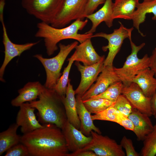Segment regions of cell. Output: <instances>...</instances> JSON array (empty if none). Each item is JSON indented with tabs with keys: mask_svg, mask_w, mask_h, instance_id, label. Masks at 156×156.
I'll list each match as a JSON object with an SVG mask.
<instances>
[{
	"mask_svg": "<svg viewBox=\"0 0 156 156\" xmlns=\"http://www.w3.org/2000/svg\"><path fill=\"white\" fill-rule=\"evenodd\" d=\"M44 125L21 136L30 156H67L69 151L61 129L52 124Z\"/></svg>",
	"mask_w": 156,
	"mask_h": 156,
	"instance_id": "6da1fadb",
	"label": "cell"
},
{
	"mask_svg": "<svg viewBox=\"0 0 156 156\" xmlns=\"http://www.w3.org/2000/svg\"><path fill=\"white\" fill-rule=\"evenodd\" d=\"M88 22V19L83 21L78 19L68 26L61 28L55 27L41 22L37 24L38 30L35 36L44 39L47 54L51 56L58 49L57 44L62 40L72 39L81 43L88 38H92L93 34L78 33L85 27Z\"/></svg>",
	"mask_w": 156,
	"mask_h": 156,
	"instance_id": "7a4b0ae2",
	"label": "cell"
},
{
	"mask_svg": "<svg viewBox=\"0 0 156 156\" xmlns=\"http://www.w3.org/2000/svg\"><path fill=\"white\" fill-rule=\"evenodd\" d=\"M39 99L27 102L38 111V120L42 125L51 123L62 129L67 120L61 97L53 89L45 88Z\"/></svg>",
	"mask_w": 156,
	"mask_h": 156,
	"instance_id": "3957f363",
	"label": "cell"
},
{
	"mask_svg": "<svg viewBox=\"0 0 156 156\" xmlns=\"http://www.w3.org/2000/svg\"><path fill=\"white\" fill-rule=\"evenodd\" d=\"M77 41L67 45L60 43V51L55 57L50 58L44 57L41 54H37L34 57L42 63L45 69L46 80L44 86L47 88L53 89L62 74L60 73L63 65L68 56L78 45Z\"/></svg>",
	"mask_w": 156,
	"mask_h": 156,
	"instance_id": "277c9868",
	"label": "cell"
},
{
	"mask_svg": "<svg viewBox=\"0 0 156 156\" xmlns=\"http://www.w3.org/2000/svg\"><path fill=\"white\" fill-rule=\"evenodd\" d=\"M129 39L131 49V53L127 58L122 67H114L117 75L124 85L132 82L137 75L143 70L149 67L150 64V58L147 54L145 55L141 59L137 56L138 52L145 46V44L143 43L137 46L132 42L131 36Z\"/></svg>",
	"mask_w": 156,
	"mask_h": 156,
	"instance_id": "5b68a950",
	"label": "cell"
},
{
	"mask_svg": "<svg viewBox=\"0 0 156 156\" xmlns=\"http://www.w3.org/2000/svg\"><path fill=\"white\" fill-rule=\"evenodd\" d=\"M63 0H22L23 7L29 14L51 24L61 6Z\"/></svg>",
	"mask_w": 156,
	"mask_h": 156,
	"instance_id": "8992f818",
	"label": "cell"
},
{
	"mask_svg": "<svg viewBox=\"0 0 156 156\" xmlns=\"http://www.w3.org/2000/svg\"><path fill=\"white\" fill-rule=\"evenodd\" d=\"M88 0H63L59 10L51 24L52 26L65 27L74 20H83Z\"/></svg>",
	"mask_w": 156,
	"mask_h": 156,
	"instance_id": "52a82bcc",
	"label": "cell"
},
{
	"mask_svg": "<svg viewBox=\"0 0 156 156\" xmlns=\"http://www.w3.org/2000/svg\"><path fill=\"white\" fill-rule=\"evenodd\" d=\"M119 23L120 24L119 28L114 29L113 32L111 34L101 32L93 34L92 36V38H103L108 41V44L102 47L104 51L107 50L109 51L104 61V66H113L114 59L120 51L124 40L131 36V32L133 28H127L120 22H119Z\"/></svg>",
	"mask_w": 156,
	"mask_h": 156,
	"instance_id": "ba28073f",
	"label": "cell"
},
{
	"mask_svg": "<svg viewBox=\"0 0 156 156\" xmlns=\"http://www.w3.org/2000/svg\"><path fill=\"white\" fill-rule=\"evenodd\" d=\"M92 139L83 150L94 152L97 156H125L122 148L114 140L92 131Z\"/></svg>",
	"mask_w": 156,
	"mask_h": 156,
	"instance_id": "9c48e42d",
	"label": "cell"
},
{
	"mask_svg": "<svg viewBox=\"0 0 156 156\" xmlns=\"http://www.w3.org/2000/svg\"><path fill=\"white\" fill-rule=\"evenodd\" d=\"M105 60V56L98 62L92 65L85 66L76 62L75 65L81 74L79 85L75 90V95L82 96L96 81L103 70Z\"/></svg>",
	"mask_w": 156,
	"mask_h": 156,
	"instance_id": "30bf717a",
	"label": "cell"
},
{
	"mask_svg": "<svg viewBox=\"0 0 156 156\" xmlns=\"http://www.w3.org/2000/svg\"><path fill=\"white\" fill-rule=\"evenodd\" d=\"M121 94L127 98L134 108L150 117L152 115L151 97L146 96L137 84L132 82L123 85Z\"/></svg>",
	"mask_w": 156,
	"mask_h": 156,
	"instance_id": "8fae6325",
	"label": "cell"
},
{
	"mask_svg": "<svg viewBox=\"0 0 156 156\" xmlns=\"http://www.w3.org/2000/svg\"><path fill=\"white\" fill-rule=\"evenodd\" d=\"M3 28V42L4 47L5 57L3 63L0 68V79L3 81V77L5 68L9 62L14 57L20 56L24 51L30 49L40 42L27 43L18 44L14 43L10 40L7 34L4 21L1 22Z\"/></svg>",
	"mask_w": 156,
	"mask_h": 156,
	"instance_id": "7c38bea8",
	"label": "cell"
},
{
	"mask_svg": "<svg viewBox=\"0 0 156 156\" xmlns=\"http://www.w3.org/2000/svg\"><path fill=\"white\" fill-rule=\"evenodd\" d=\"M120 81L113 66H104L95 83L81 97L82 100L85 101L100 94L111 85Z\"/></svg>",
	"mask_w": 156,
	"mask_h": 156,
	"instance_id": "4fadbf2b",
	"label": "cell"
},
{
	"mask_svg": "<svg viewBox=\"0 0 156 156\" xmlns=\"http://www.w3.org/2000/svg\"><path fill=\"white\" fill-rule=\"evenodd\" d=\"M61 129L69 151L73 152L82 149L91 140V136L85 135L68 120Z\"/></svg>",
	"mask_w": 156,
	"mask_h": 156,
	"instance_id": "5bb4252c",
	"label": "cell"
},
{
	"mask_svg": "<svg viewBox=\"0 0 156 156\" xmlns=\"http://www.w3.org/2000/svg\"><path fill=\"white\" fill-rule=\"evenodd\" d=\"M19 107L16 117V123L21 127V132L23 134L44 126L37 119L34 112L35 108L29 106L27 102L22 104Z\"/></svg>",
	"mask_w": 156,
	"mask_h": 156,
	"instance_id": "9a60e30c",
	"label": "cell"
},
{
	"mask_svg": "<svg viewBox=\"0 0 156 156\" xmlns=\"http://www.w3.org/2000/svg\"><path fill=\"white\" fill-rule=\"evenodd\" d=\"M91 38L87 39L76 47L75 50L71 57L74 61L81 62L83 65L89 66L98 62L102 58L103 55H99L96 51Z\"/></svg>",
	"mask_w": 156,
	"mask_h": 156,
	"instance_id": "2e32d148",
	"label": "cell"
},
{
	"mask_svg": "<svg viewBox=\"0 0 156 156\" xmlns=\"http://www.w3.org/2000/svg\"><path fill=\"white\" fill-rule=\"evenodd\" d=\"M128 118L132 122L133 131L138 141H143L146 136L153 130L154 125L147 114L134 108Z\"/></svg>",
	"mask_w": 156,
	"mask_h": 156,
	"instance_id": "e0dca14e",
	"label": "cell"
},
{
	"mask_svg": "<svg viewBox=\"0 0 156 156\" xmlns=\"http://www.w3.org/2000/svg\"><path fill=\"white\" fill-rule=\"evenodd\" d=\"M113 3L112 0H105L101 8L96 12L86 16V18L91 21L92 26L90 29L86 33L93 34L98 26L103 22L109 28L112 26L114 20L112 16Z\"/></svg>",
	"mask_w": 156,
	"mask_h": 156,
	"instance_id": "ac0fdd59",
	"label": "cell"
},
{
	"mask_svg": "<svg viewBox=\"0 0 156 156\" xmlns=\"http://www.w3.org/2000/svg\"><path fill=\"white\" fill-rule=\"evenodd\" d=\"M45 88L39 81L28 82L18 90V95L12 100L11 104L12 106L19 107L24 103L35 100Z\"/></svg>",
	"mask_w": 156,
	"mask_h": 156,
	"instance_id": "d6986e66",
	"label": "cell"
},
{
	"mask_svg": "<svg viewBox=\"0 0 156 156\" xmlns=\"http://www.w3.org/2000/svg\"><path fill=\"white\" fill-rule=\"evenodd\" d=\"M75 90L69 79L65 96L62 98L67 120L77 129H79L80 122L77 113Z\"/></svg>",
	"mask_w": 156,
	"mask_h": 156,
	"instance_id": "ffe728a7",
	"label": "cell"
},
{
	"mask_svg": "<svg viewBox=\"0 0 156 156\" xmlns=\"http://www.w3.org/2000/svg\"><path fill=\"white\" fill-rule=\"evenodd\" d=\"M76 100L77 114L80 122L79 130L85 135L89 136L92 131L101 134L99 129L96 127L93 122L91 113L85 106L81 96L76 95Z\"/></svg>",
	"mask_w": 156,
	"mask_h": 156,
	"instance_id": "44dd1931",
	"label": "cell"
},
{
	"mask_svg": "<svg viewBox=\"0 0 156 156\" xmlns=\"http://www.w3.org/2000/svg\"><path fill=\"white\" fill-rule=\"evenodd\" d=\"M132 82L139 86L147 97H151L156 90V78L149 67L140 72L134 77Z\"/></svg>",
	"mask_w": 156,
	"mask_h": 156,
	"instance_id": "7402d4cb",
	"label": "cell"
},
{
	"mask_svg": "<svg viewBox=\"0 0 156 156\" xmlns=\"http://www.w3.org/2000/svg\"><path fill=\"white\" fill-rule=\"evenodd\" d=\"M150 13L154 15L152 20H156V0H145L142 3H139L133 16L132 20L133 27L143 36L144 35L140 31L139 26L145 21L146 14Z\"/></svg>",
	"mask_w": 156,
	"mask_h": 156,
	"instance_id": "603a6c76",
	"label": "cell"
},
{
	"mask_svg": "<svg viewBox=\"0 0 156 156\" xmlns=\"http://www.w3.org/2000/svg\"><path fill=\"white\" fill-rule=\"evenodd\" d=\"M139 0H115L113 3L112 18L132 20Z\"/></svg>",
	"mask_w": 156,
	"mask_h": 156,
	"instance_id": "cb8c5ba5",
	"label": "cell"
},
{
	"mask_svg": "<svg viewBox=\"0 0 156 156\" xmlns=\"http://www.w3.org/2000/svg\"><path fill=\"white\" fill-rule=\"evenodd\" d=\"M19 126L16 123L0 133V155L13 146L21 142V136L17 134Z\"/></svg>",
	"mask_w": 156,
	"mask_h": 156,
	"instance_id": "d4e9b609",
	"label": "cell"
},
{
	"mask_svg": "<svg viewBox=\"0 0 156 156\" xmlns=\"http://www.w3.org/2000/svg\"><path fill=\"white\" fill-rule=\"evenodd\" d=\"M83 102L88 111L94 114L103 111L115 102L103 98L89 99Z\"/></svg>",
	"mask_w": 156,
	"mask_h": 156,
	"instance_id": "484cf974",
	"label": "cell"
},
{
	"mask_svg": "<svg viewBox=\"0 0 156 156\" xmlns=\"http://www.w3.org/2000/svg\"><path fill=\"white\" fill-rule=\"evenodd\" d=\"M143 145L140 153L141 156H156V123L153 130L143 140Z\"/></svg>",
	"mask_w": 156,
	"mask_h": 156,
	"instance_id": "4316f807",
	"label": "cell"
},
{
	"mask_svg": "<svg viewBox=\"0 0 156 156\" xmlns=\"http://www.w3.org/2000/svg\"><path fill=\"white\" fill-rule=\"evenodd\" d=\"M68 63L63 72L62 75L57 81L54 89L61 98L65 96L69 80V75L72 65L74 61L70 57L68 58Z\"/></svg>",
	"mask_w": 156,
	"mask_h": 156,
	"instance_id": "83f0119b",
	"label": "cell"
},
{
	"mask_svg": "<svg viewBox=\"0 0 156 156\" xmlns=\"http://www.w3.org/2000/svg\"><path fill=\"white\" fill-rule=\"evenodd\" d=\"M123 84L121 81L117 82L110 86L103 92L90 99L103 98L115 102L121 94Z\"/></svg>",
	"mask_w": 156,
	"mask_h": 156,
	"instance_id": "f1b7e54d",
	"label": "cell"
},
{
	"mask_svg": "<svg viewBox=\"0 0 156 156\" xmlns=\"http://www.w3.org/2000/svg\"><path fill=\"white\" fill-rule=\"evenodd\" d=\"M115 103L103 111L91 115L92 120L108 121L118 123L121 113L116 109Z\"/></svg>",
	"mask_w": 156,
	"mask_h": 156,
	"instance_id": "f546056e",
	"label": "cell"
},
{
	"mask_svg": "<svg viewBox=\"0 0 156 156\" xmlns=\"http://www.w3.org/2000/svg\"><path fill=\"white\" fill-rule=\"evenodd\" d=\"M115 105L118 111L127 117L134 108L129 100L122 94L119 96L115 101Z\"/></svg>",
	"mask_w": 156,
	"mask_h": 156,
	"instance_id": "4dcf8cb0",
	"label": "cell"
},
{
	"mask_svg": "<svg viewBox=\"0 0 156 156\" xmlns=\"http://www.w3.org/2000/svg\"><path fill=\"white\" fill-rule=\"evenodd\" d=\"M6 152L5 156H30L27 147L21 142L13 146Z\"/></svg>",
	"mask_w": 156,
	"mask_h": 156,
	"instance_id": "1f68e13d",
	"label": "cell"
},
{
	"mask_svg": "<svg viewBox=\"0 0 156 156\" xmlns=\"http://www.w3.org/2000/svg\"><path fill=\"white\" fill-rule=\"evenodd\" d=\"M120 145L125 149L127 156H139L140 154L135 149L131 139L124 136L120 142Z\"/></svg>",
	"mask_w": 156,
	"mask_h": 156,
	"instance_id": "d6a6232c",
	"label": "cell"
},
{
	"mask_svg": "<svg viewBox=\"0 0 156 156\" xmlns=\"http://www.w3.org/2000/svg\"><path fill=\"white\" fill-rule=\"evenodd\" d=\"M105 0H88L85 11L86 18L88 15L94 13L100 5L104 4Z\"/></svg>",
	"mask_w": 156,
	"mask_h": 156,
	"instance_id": "836d02e7",
	"label": "cell"
},
{
	"mask_svg": "<svg viewBox=\"0 0 156 156\" xmlns=\"http://www.w3.org/2000/svg\"><path fill=\"white\" fill-rule=\"evenodd\" d=\"M118 124L126 130L132 131L133 130V127L132 122L127 116L121 113L120 115Z\"/></svg>",
	"mask_w": 156,
	"mask_h": 156,
	"instance_id": "e575fe53",
	"label": "cell"
},
{
	"mask_svg": "<svg viewBox=\"0 0 156 156\" xmlns=\"http://www.w3.org/2000/svg\"><path fill=\"white\" fill-rule=\"evenodd\" d=\"M67 156H97L92 151L80 149L76 151L68 153Z\"/></svg>",
	"mask_w": 156,
	"mask_h": 156,
	"instance_id": "d590c367",
	"label": "cell"
},
{
	"mask_svg": "<svg viewBox=\"0 0 156 156\" xmlns=\"http://www.w3.org/2000/svg\"><path fill=\"white\" fill-rule=\"evenodd\" d=\"M150 58L149 68L154 72L156 78V51L153 50Z\"/></svg>",
	"mask_w": 156,
	"mask_h": 156,
	"instance_id": "8d00e7d4",
	"label": "cell"
},
{
	"mask_svg": "<svg viewBox=\"0 0 156 156\" xmlns=\"http://www.w3.org/2000/svg\"><path fill=\"white\" fill-rule=\"evenodd\" d=\"M151 103L152 115L156 118V90L151 97Z\"/></svg>",
	"mask_w": 156,
	"mask_h": 156,
	"instance_id": "74e56055",
	"label": "cell"
},
{
	"mask_svg": "<svg viewBox=\"0 0 156 156\" xmlns=\"http://www.w3.org/2000/svg\"><path fill=\"white\" fill-rule=\"evenodd\" d=\"M5 4V0H0V20L1 22L4 21L3 11Z\"/></svg>",
	"mask_w": 156,
	"mask_h": 156,
	"instance_id": "f35d334b",
	"label": "cell"
},
{
	"mask_svg": "<svg viewBox=\"0 0 156 156\" xmlns=\"http://www.w3.org/2000/svg\"><path fill=\"white\" fill-rule=\"evenodd\" d=\"M154 50H155V51H156V46Z\"/></svg>",
	"mask_w": 156,
	"mask_h": 156,
	"instance_id": "ab89813d",
	"label": "cell"
},
{
	"mask_svg": "<svg viewBox=\"0 0 156 156\" xmlns=\"http://www.w3.org/2000/svg\"></svg>",
	"mask_w": 156,
	"mask_h": 156,
	"instance_id": "60d3db41",
	"label": "cell"
}]
</instances>
